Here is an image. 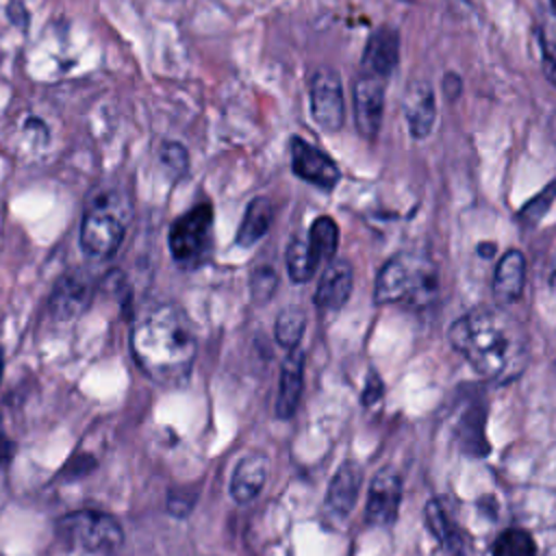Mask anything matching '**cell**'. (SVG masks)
Segmentation results:
<instances>
[{
    "label": "cell",
    "instance_id": "cell-1",
    "mask_svg": "<svg viewBox=\"0 0 556 556\" xmlns=\"http://www.w3.org/2000/svg\"><path fill=\"white\" fill-rule=\"evenodd\" d=\"M130 350L148 378L159 384H180L191 374L198 339L191 319L178 304L156 302L135 317Z\"/></svg>",
    "mask_w": 556,
    "mask_h": 556
},
{
    "label": "cell",
    "instance_id": "cell-2",
    "mask_svg": "<svg viewBox=\"0 0 556 556\" xmlns=\"http://www.w3.org/2000/svg\"><path fill=\"white\" fill-rule=\"evenodd\" d=\"M450 343L486 380L508 382L528 363L521 328L500 308L478 306L458 317L450 328Z\"/></svg>",
    "mask_w": 556,
    "mask_h": 556
},
{
    "label": "cell",
    "instance_id": "cell-3",
    "mask_svg": "<svg viewBox=\"0 0 556 556\" xmlns=\"http://www.w3.org/2000/svg\"><path fill=\"white\" fill-rule=\"evenodd\" d=\"M439 289L437 265L421 254L400 252L391 256L378 271L374 285L376 304L426 306Z\"/></svg>",
    "mask_w": 556,
    "mask_h": 556
},
{
    "label": "cell",
    "instance_id": "cell-4",
    "mask_svg": "<svg viewBox=\"0 0 556 556\" xmlns=\"http://www.w3.org/2000/svg\"><path fill=\"white\" fill-rule=\"evenodd\" d=\"M128 206L115 193L98 195L85 208L78 243L87 256L109 258L124 241Z\"/></svg>",
    "mask_w": 556,
    "mask_h": 556
},
{
    "label": "cell",
    "instance_id": "cell-5",
    "mask_svg": "<svg viewBox=\"0 0 556 556\" xmlns=\"http://www.w3.org/2000/svg\"><path fill=\"white\" fill-rule=\"evenodd\" d=\"M56 539L70 549L111 554L124 543V530L119 521L102 510L83 508L72 510L56 519Z\"/></svg>",
    "mask_w": 556,
    "mask_h": 556
},
{
    "label": "cell",
    "instance_id": "cell-6",
    "mask_svg": "<svg viewBox=\"0 0 556 556\" xmlns=\"http://www.w3.org/2000/svg\"><path fill=\"white\" fill-rule=\"evenodd\" d=\"M172 258L180 267H198L213 248V204L200 202L178 215L167 232Z\"/></svg>",
    "mask_w": 556,
    "mask_h": 556
},
{
    "label": "cell",
    "instance_id": "cell-7",
    "mask_svg": "<svg viewBox=\"0 0 556 556\" xmlns=\"http://www.w3.org/2000/svg\"><path fill=\"white\" fill-rule=\"evenodd\" d=\"M311 115L326 132H337L345 122L341 76L332 67H319L308 83Z\"/></svg>",
    "mask_w": 556,
    "mask_h": 556
},
{
    "label": "cell",
    "instance_id": "cell-8",
    "mask_svg": "<svg viewBox=\"0 0 556 556\" xmlns=\"http://www.w3.org/2000/svg\"><path fill=\"white\" fill-rule=\"evenodd\" d=\"M402 502V478L393 467H382L369 482L365 521L374 528H389L395 523Z\"/></svg>",
    "mask_w": 556,
    "mask_h": 556
},
{
    "label": "cell",
    "instance_id": "cell-9",
    "mask_svg": "<svg viewBox=\"0 0 556 556\" xmlns=\"http://www.w3.org/2000/svg\"><path fill=\"white\" fill-rule=\"evenodd\" d=\"M289 154H291V169L298 178L319 187V189H334L341 172L337 167V163L319 148H315L313 143H308L306 139L293 135L289 139Z\"/></svg>",
    "mask_w": 556,
    "mask_h": 556
},
{
    "label": "cell",
    "instance_id": "cell-10",
    "mask_svg": "<svg viewBox=\"0 0 556 556\" xmlns=\"http://www.w3.org/2000/svg\"><path fill=\"white\" fill-rule=\"evenodd\" d=\"M384 111V80L361 74L354 83V122L363 137H376Z\"/></svg>",
    "mask_w": 556,
    "mask_h": 556
},
{
    "label": "cell",
    "instance_id": "cell-11",
    "mask_svg": "<svg viewBox=\"0 0 556 556\" xmlns=\"http://www.w3.org/2000/svg\"><path fill=\"white\" fill-rule=\"evenodd\" d=\"M424 519L430 534L434 536L439 547L445 552V556H471V536L447 513L441 500L430 497L426 502Z\"/></svg>",
    "mask_w": 556,
    "mask_h": 556
},
{
    "label": "cell",
    "instance_id": "cell-12",
    "mask_svg": "<svg viewBox=\"0 0 556 556\" xmlns=\"http://www.w3.org/2000/svg\"><path fill=\"white\" fill-rule=\"evenodd\" d=\"M400 61V35L391 26L376 28L363 50L361 74H369L376 78L387 80V76L395 70Z\"/></svg>",
    "mask_w": 556,
    "mask_h": 556
},
{
    "label": "cell",
    "instance_id": "cell-13",
    "mask_svg": "<svg viewBox=\"0 0 556 556\" xmlns=\"http://www.w3.org/2000/svg\"><path fill=\"white\" fill-rule=\"evenodd\" d=\"M354 285V269L348 261L334 258L324 267V274L319 278V285L315 289V306L319 311H339Z\"/></svg>",
    "mask_w": 556,
    "mask_h": 556
},
{
    "label": "cell",
    "instance_id": "cell-14",
    "mask_svg": "<svg viewBox=\"0 0 556 556\" xmlns=\"http://www.w3.org/2000/svg\"><path fill=\"white\" fill-rule=\"evenodd\" d=\"M269 473V458L261 452L243 456L230 478V497L237 504H250L265 486Z\"/></svg>",
    "mask_w": 556,
    "mask_h": 556
},
{
    "label": "cell",
    "instance_id": "cell-15",
    "mask_svg": "<svg viewBox=\"0 0 556 556\" xmlns=\"http://www.w3.org/2000/svg\"><path fill=\"white\" fill-rule=\"evenodd\" d=\"M363 484V469L356 460H345L332 476L326 491V506L337 517H348L354 510Z\"/></svg>",
    "mask_w": 556,
    "mask_h": 556
},
{
    "label": "cell",
    "instance_id": "cell-16",
    "mask_svg": "<svg viewBox=\"0 0 556 556\" xmlns=\"http://www.w3.org/2000/svg\"><path fill=\"white\" fill-rule=\"evenodd\" d=\"M91 280L83 278L80 274H67L63 276L52 295H50V313L56 319H72L76 315H80L89 302H91Z\"/></svg>",
    "mask_w": 556,
    "mask_h": 556
},
{
    "label": "cell",
    "instance_id": "cell-17",
    "mask_svg": "<svg viewBox=\"0 0 556 556\" xmlns=\"http://www.w3.org/2000/svg\"><path fill=\"white\" fill-rule=\"evenodd\" d=\"M404 113L413 137L424 139L430 135L437 119V102L426 80H413L404 93Z\"/></svg>",
    "mask_w": 556,
    "mask_h": 556
},
{
    "label": "cell",
    "instance_id": "cell-18",
    "mask_svg": "<svg viewBox=\"0 0 556 556\" xmlns=\"http://www.w3.org/2000/svg\"><path fill=\"white\" fill-rule=\"evenodd\" d=\"M304 389V352L293 348L287 352V358L280 369V387L276 400V417L289 419L293 417Z\"/></svg>",
    "mask_w": 556,
    "mask_h": 556
},
{
    "label": "cell",
    "instance_id": "cell-19",
    "mask_svg": "<svg viewBox=\"0 0 556 556\" xmlns=\"http://www.w3.org/2000/svg\"><path fill=\"white\" fill-rule=\"evenodd\" d=\"M526 282V258L519 250H508L495 269L493 276V298L500 306L513 304L521 298Z\"/></svg>",
    "mask_w": 556,
    "mask_h": 556
},
{
    "label": "cell",
    "instance_id": "cell-20",
    "mask_svg": "<svg viewBox=\"0 0 556 556\" xmlns=\"http://www.w3.org/2000/svg\"><path fill=\"white\" fill-rule=\"evenodd\" d=\"M484 402H469L456 424V441L469 456H486L489 441L484 437Z\"/></svg>",
    "mask_w": 556,
    "mask_h": 556
},
{
    "label": "cell",
    "instance_id": "cell-21",
    "mask_svg": "<svg viewBox=\"0 0 556 556\" xmlns=\"http://www.w3.org/2000/svg\"><path fill=\"white\" fill-rule=\"evenodd\" d=\"M271 222H274V204H271V200L263 198V195L254 198L248 204V208H245V213L241 217L235 243L239 248H252L254 243H258L265 237V232L269 230Z\"/></svg>",
    "mask_w": 556,
    "mask_h": 556
},
{
    "label": "cell",
    "instance_id": "cell-22",
    "mask_svg": "<svg viewBox=\"0 0 556 556\" xmlns=\"http://www.w3.org/2000/svg\"><path fill=\"white\" fill-rule=\"evenodd\" d=\"M306 241H308V250H311L317 267L328 265L330 261H334V252H337V245H339V228H337L334 219L328 217V215L317 217L311 224Z\"/></svg>",
    "mask_w": 556,
    "mask_h": 556
},
{
    "label": "cell",
    "instance_id": "cell-23",
    "mask_svg": "<svg viewBox=\"0 0 556 556\" xmlns=\"http://www.w3.org/2000/svg\"><path fill=\"white\" fill-rule=\"evenodd\" d=\"M285 263H287V274L293 282H308L313 274L319 269L308 250V241L304 237H293L287 243Z\"/></svg>",
    "mask_w": 556,
    "mask_h": 556
},
{
    "label": "cell",
    "instance_id": "cell-24",
    "mask_svg": "<svg viewBox=\"0 0 556 556\" xmlns=\"http://www.w3.org/2000/svg\"><path fill=\"white\" fill-rule=\"evenodd\" d=\"M304 328H306L304 313L300 308H295V306H289V308L278 313L276 324H274V337L289 352V350L300 345Z\"/></svg>",
    "mask_w": 556,
    "mask_h": 556
},
{
    "label": "cell",
    "instance_id": "cell-25",
    "mask_svg": "<svg viewBox=\"0 0 556 556\" xmlns=\"http://www.w3.org/2000/svg\"><path fill=\"white\" fill-rule=\"evenodd\" d=\"M493 556H536V543L523 528H506L493 543Z\"/></svg>",
    "mask_w": 556,
    "mask_h": 556
},
{
    "label": "cell",
    "instance_id": "cell-26",
    "mask_svg": "<svg viewBox=\"0 0 556 556\" xmlns=\"http://www.w3.org/2000/svg\"><path fill=\"white\" fill-rule=\"evenodd\" d=\"M539 43L543 59V74L556 87V13H545L539 24Z\"/></svg>",
    "mask_w": 556,
    "mask_h": 556
},
{
    "label": "cell",
    "instance_id": "cell-27",
    "mask_svg": "<svg viewBox=\"0 0 556 556\" xmlns=\"http://www.w3.org/2000/svg\"><path fill=\"white\" fill-rule=\"evenodd\" d=\"M278 289V274L269 265H258L250 276V295L254 304H265Z\"/></svg>",
    "mask_w": 556,
    "mask_h": 556
},
{
    "label": "cell",
    "instance_id": "cell-28",
    "mask_svg": "<svg viewBox=\"0 0 556 556\" xmlns=\"http://www.w3.org/2000/svg\"><path fill=\"white\" fill-rule=\"evenodd\" d=\"M554 198H556V180H552L539 195H534L521 211H519V222L523 224V226H532V224H536V222H541V217L547 213V208L552 206V202H554Z\"/></svg>",
    "mask_w": 556,
    "mask_h": 556
},
{
    "label": "cell",
    "instance_id": "cell-29",
    "mask_svg": "<svg viewBox=\"0 0 556 556\" xmlns=\"http://www.w3.org/2000/svg\"><path fill=\"white\" fill-rule=\"evenodd\" d=\"M161 163L163 167L174 176V178H180L187 174L189 169V152L182 143L178 141H167L163 143L161 148Z\"/></svg>",
    "mask_w": 556,
    "mask_h": 556
},
{
    "label": "cell",
    "instance_id": "cell-30",
    "mask_svg": "<svg viewBox=\"0 0 556 556\" xmlns=\"http://www.w3.org/2000/svg\"><path fill=\"white\" fill-rule=\"evenodd\" d=\"M195 500H198V491L195 489H172L167 493V502H165V508L172 517H187L193 506H195Z\"/></svg>",
    "mask_w": 556,
    "mask_h": 556
},
{
    "label": "cell",
    "instance_id": "cell-31",
    "mask_svg": "<svg viewBox=\"0 0 556 556\" xmlns=\"http://www.w3.org/2000/svg\"><path fill=\"white\" fill-rule=\"evenodd\" d=\"M382 393H384V384H382L380 376L371 369V371L367 374V382H365V389H363V393H361L363 406L376 404V402L382 397Z\"/></svg>",
    "mask_w": 556,
    "mask_h": 556
},
{
    "label": "cell",
    "instance_id": "cell-32",
    "mask_svg": "<svg viewBox=\"0 0 556 556\" xmlns=\"http://www.w3.org/2000/svg\"><path fill=\"white\" fill-rule=\"evenodd\" d=\"M7 17H9L17 28H22V30L28 28V11H26V7H24L20 0H11V2L7 4Z\"/></svg>",
    "mask_w": 556,
    "mask_h": 556
},
{
    "label": "cell",
    "instance_id": "cell-33",
    "mask_svg": "<svg viewBox=\"0 0 556 556\" xmlns=\"http://www.w3.org/2000/svg\"><path fill=\"white\" fill-rule=\"evenodd\" d=\"M13 454V443L11 439L4 434V428H2V421H0V465L7 463Z\"/></svg>",
    "mask_w": 556,
    "mask_h": 556
},
{
    "label": "cell",
    "instance_id": "cell-34",
    "mask_svg": "<svg viewBox=\"0 0 556 556\" xmlns=\"http://www.w3.org/2000/svg\"><path fill=\"white\" fill-rule=\"evenodd\" d=\"M0 378H2V350H0Z\"/></svg>",
    "mask_w": 556,
    "mask_h": 556
},
{
    "label": "cell",
    "instance_id": "cell-35",
    "mask_svg": "<svg viewBox=\"0 0 556 556\" xmlns=\"http://www.w3.org/2000/svg\"><path fill=\"white\" fill-rule=\"evenodd\" d=\"M549 2H552V11L556 13V0H549Z\"/></svg>",
    "mask_w": 556,
    "mask_h": 556
}]
</instances>
